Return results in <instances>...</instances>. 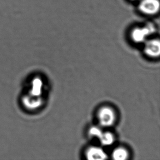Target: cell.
Segmentation results:
<instances>
[{
	"mask_svg": "<svg viewBox=\"0 0 160 160\" xmlns=\"http://www.w3.org/2000/svg\"><path fill=\"white\" fill-rule=\"evenodd\" d=\"M22 102L25 106L30 109H36L39 107L42 104V100L39 96H25L22 98Z\"/></svg>",
	"mask_w": 160,
	"mask_h": 160,
	"instance_id": "8992f818",
	"label": "cell"
},
{
	"mask_svg": "<svg viewBox=\"0 0 160 160\" xmlns=\"http://www.w3.org/2000/svg\"><path fill=\"white\" fill-rule=\"evenodd\" d=\"M98 118L100 124L104 127H109L112 125L115 120V115L112 109L104 107L100 109Z\"/></svg>",
	"mask_w": 160,
	"mask_h": 160,
	"instance_id": "7a4b0ae2",
	"label": "cell"
},
{
	"mask_svg": "<svg viewBox=\"0 0 160 160\" xmlns=\"http://www.w3.org/2000/svg\"><path fill=\"white\" fill-rule=\"evenodd\" d=\"M103 132L102 130L97 127H92L89 130V134L91 136L95 137L98 138H100Z\"/></svg>",
	"mask_w": 160,
	"mask_h": 160,
	"instance_id": "30bf717a",
	"label": "cell"
},
{
	"mask_svg": "<svg viewBox=\"0 0 160 160\" xmlns=\"http://www.w3.org/2000/svg\"><path fill=\"white\" fill-rule=\"evenodd\" d=\"M139 9L144 14L154 15L159 11L160 2L158 0H142L139 5Z\"/></svg>",
	"mask_w": 160,
	"mask_h": 160,
	"instance_id": "3957f363",
	"label": "cell"
},
{
	"mask_svg": "<svg viewBox=\"0 0 160 160\" xmlns=\"http://www.w3.org/2000/svg\"><path fill=\"white\" fill-rule=\"evenodd\" d=\"M144 52L148 56L156 58L160 55V43L158 39H152L145 44Z\"/></svg>",
	"mask_w": 160,
	"mask_h": 160,
	"instance_id": "277c9868",
	"label": "cell"
},
{
	"mask_svg": "<svg viewBox=\"0 0 160 160\" xmlns=\"http://www.w3.org/2000/svg\"><path fill=\"white\" fill-rule=\"evenodd\" d=\"M133 1H136V0H133Z\"/></svg>",
	"mask_w": 160,
	"mask_h": 160,
	"instance_id": "8fae6325",
	"label": "cell"
},
{
	"mask_svg": "<svg viewBox=\"0 0 160 160\" xmlns=\"http://www.w3.org/2000/svg\"><path fill=\"white\" fill-rule=\"evenodd\" d=\"M155 31V28L153 24H149L142 28H135L131 33V37L133 41L141 43L145 41V38Z\"/></svg>",
	"mask_w": 160,
	"mask_h": 160,
	"instance_id": "6da1fadb",
	"label": "cell"
},
{
	"mask_svg": "<svg viewBox=\"0 0 160 160\" xmlns=\"http://www.w3.org/2000/svg\"><path fill=\"white\" fill-rule=\"evenodd\" d=\"M100 142L101 144L104 146H108L112 144L114 141V137L110 132H103L100 137Z\"/></svg>",
	"mask_w": 160,
	"mask_h": 160,
	"instance_id": "ba28073f",
	"label": "cell"
},
{
	"mask_svg": "<svg viewBox=\"0 0 160 160\" xmlns=\"http://www.w3.org/2000/svg\"><path fill=\"white\" fill-rule=\"evenodd\" d=\"M128 154L126 150L119 148L115 150L112 153V158L115 160H125L128 158Z\"/></svg>",
	"mask_w": 160,
	"mask_h": 160,
	"instance_id": "9c48e42d",
	"label": "cell"
},
{
	"mask_svg": "<svg viewBox=\"0 0 160 160\" xmlns=\"http://www.w3.org/2000/svg\"><path fill=\"white\" fill-rule=\"evenodd\" d=\"M43 82L41 79L35 78L32 82V88L30 91V95L33 96H40L41 95Z\"/></svg>",
	"mask_w": 160,
	"mask_h": 160,
	"instance_id": "52a82bcc",
	"label": "cell"
},
{
	"mask_svg": "<svg viewBox=\"0 0 160 160\" xmlns=\"http://www.w3.org/2000/svg\"><path fill=\"white\" fill-rule=\"evenodd\" d=\"M87 156L89 160H102L107 158L104 151L98 147L90 148L87 151Z\"/></svg>",
	"mask_w": 160,
	"mask_h": 160,
	"instance_id": "5b68a950",
	"label": "cell"
}]
</instances>
